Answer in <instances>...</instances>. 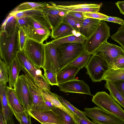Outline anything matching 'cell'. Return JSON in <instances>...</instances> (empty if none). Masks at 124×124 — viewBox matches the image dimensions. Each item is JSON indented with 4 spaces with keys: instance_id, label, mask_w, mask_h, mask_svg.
Listing matches in <instances>:
<instances>
[{
    "instance_id": "6da1fadb",
    "label": "cell",
    "mask_w": 124,
    "mask_h": 124,
    "mask_svg": "<svg viewBox=\"0 0 124 124\" xmlns=\"http://www.w3.org/2000/svg\"><path fill=\"white\" fill-rule=\"evenodd\" d=\"M22 70L38 87L42 89L50 90V84L40 69L36 67L26 57L23 51L18 50L16 57Z\"/></svg>"
},
{
    "instance_id": "7a4b0ae2",
    "label": "cell",
    "mask_w": 124,
    "mask_h": 124,
    "mask_svg": "<svg viewBox=\"0 0 124 124\" xmlns=\"http://www.w3.org/2000/svg\"><path fill=\"white\" fill-rule=\"evenodd\" d=\"M18 29L17 25L14 31L9 36L5 31H0V58L8 65L15 57L18 50Z\"/></svg>"
},
{
    "instance_id": "3957f363",
    "label": "cell",
    "mask_w": 124,
    "mask_h": 124,
    "mask_svg": "<svg viewBox=\"0 0 124 124\" xmlns=\"http://www.w3.org/2000/svg\"><path fill=\"white\" fill-rule=\"evenodd\" d=\"M84 44L76 43L58 46L57 52L59 71L72 62L85 51Z\"/></svg>"
},
{
    "instance_id": "277c9868",
    "label": "cell",
    "mask_w": 124,
    "mask_h": 124,
    "mask_svg": "<svg viewBox=\"0 0 124 124\" xmlns=\"http://www.w3.org/2000/svg\"><path fill=\"white\" fill-rule=\"evenodd\" d=\"M110 36L109 27L105 22L101 21L94 32L86 39L85 51L91 55L93 54Z\"/></svg>"
},
{
    "instance_id": "5b68a950",
    "label": "cell",
    "mask_w": 124,
    "mask_h": 124,
    "mask_svg": "<svg viewBox=\"0 0 124 124\" xmlns=\"http://www.w3.org/2000/svg\"><path fill=\"white\" fill-rule=\"evenodd\" d=\"M92 101L98 107L114 114L124 122V110L105 92L97 93L93 96Z\"/></svg>"
},
{
    "instance_id": "8992f818",
    "label": "cell",
    "mask_w": 124,
    "mask_h": 124,
    "mask_svg": "<svg viewBox=\"0 0 124 124\" xmlns=\"http://www.w3.org/2000/svg\"><path fill=\"white\" fill-rule=\"evenodd\" d=\"M23 51L26 57L37 68H43L45 59L44 44L28 39Z\"/></svg>"
},
{
    "instance_id": "52a82bcc",
    "label": "cell",
    "mask_w": 124,
    "mask_h": 124,
    "mask_svg": "<svg viewBox=\"0 0 124 124\" xmlns=\"http://www.w3.org/2000/svg\"><path fill=\"white\" fill-rule=\"evenodd\" d=\"M86 73L93 82L102 81L104 76L109 69L107 62L100 56L93 54L85 67Z\"/></svg>"
},
{
    "instance_id": "ba28073f",
    "label": "cell",
    "mask_w": 124,
    "mask_h": 124,
    "mask_svg": "<svg viewBox=\"0 0 124 124\" xmlns=\"http://www.w3.org/2000/svg\"><path fill=\"white\" fill-rule=\"evenodd\" d=\"M84 110L86 116L98 124H124L117 116L99 107L85 108Z\"/></svg>"
},
{
    "instance_id": "9c48e42d",
    "label": "cell",
    "mask_w": 124,
    "mask_h": 124,
    "mask_svg": "<svg viewBox=\"0 0 124 124\" xmlns=\"http://www.w3.org/2000/svg\"><path fill=\"white\" fill-rule=\"evenodd\" d=\"M94 54L103 59L109 66L117 57L124 56V50L122 47L106 41L100 46Z\"/></svg>"
},
{
    "instance_id": "30bf717a",
    "label": "cell",
    "mask_w": 124,
    "mask_h": 124,
    "mask_svg": "<svg viewBox=\"0 0 124 124\" xmlns=\"http://www.w3.org/2000/svg\"><path fill=\"white\" fill-rule=\"evenodd\" d=\"M14 89L24 109L30 110L31 97L25 75L19 76Z\"/></svg>"
},
{
    "instance_id": "8fae6325",
    "label": "cell",
    "mask_w": 124,
    "mask_h": 124,
    "mask_svg": "<svg viewBox=\"0 0 124 124\" xmlns=\"http://www.w3.org/2000/svg\"><path fill=\"white\" fill-rule=\"evenodd\" d=\"M25 75L31 97V102L30 110H51L45 102L41 93L40 88L37 86L27 76Z\"/></svg>"
},
{
    "instance_id": "7c38bea8",
    "label": "cell",
    "mask_w": 124,
    "mask_h": 124,
    "mask_svg": "<svg viewBox=\"0 0 124 124\" xmlns=\"http://www.w3.org/2000/svg\"><path fill=\"white\" fill-rule=\"evenodd\" d=\"M45 50V62L42 68L44 71L47 69L57 74L60 68L58 60L57 46L51 42L44 44Z\"/></svg>"
},
{
    "instance_id": "4fadbf2b",
    "label": "cell",
    "mask_w": 124,
    "mask_h": 124,
    "mask_svg": "<svg viewBox=\"0 0 124 124\" xmlns=\"http://www.w3.org/2000/svg\"><path fill=\"white\" fill-rule=\"evenodd\" d=\"M29 114L41 124L49 123L57 124H65L59 115L52 110L39 111L30 110Z\"/></svg>"
},
{
    "instance_id": "5bb4252c",
    "label": "cell",
    "mask_w": 124,
    "mask_h": 124,
    "mask_svg": "<svg viewBox=\"0 0 124 124\" xmlns=\"http://www.w3.org/2000/svg\"><path fill=\"white\" fill-rule=\"evenodd\" d=\"M60 91L64 93H76L92 95L89 86L83 80L75 79L59 84Z\"/></svg>"
},
{
    "instance_id": "9a60e30c",
    "label": "cell",
    "mask_w": 124,
    "mask_h": 124,
    "mask_svg": "<svg viewBox=\"0 0 124 124\" xmlns=\"http://www.w3.org/2000/svg\"><path fill=\"white\" fill-rule=\"evenodd\" d=\"M48 3L49 4L47 6L41 8L49 21L52 27V30L62 22L67 13L57 8L55 3L51 1Z\"/></svg>"
},
{
    "instance_id": "2e32d148",
    "label": "cell",
    "mask_w": 124,
    "mask_h": 124,
    "mask_svg": "<svg viewBox=\"0 0 124 124\" xmlns=\"http://www.w3.org/2000/svg\"><path fill=\"white\" fill-rule=\"evenodd\" d=\"M21 28L26 34L28 39L40 43H43L51 35L50 30L47 29H36L25 26Z\"/></svg>"
},
{
    "instance_id": "e0dca14e",
    "label": "cell",
    "mask_w": 124,
    "mask_h": 124,
    "mask_svg": "<svg viewBox=\"0 0 124 124\" xmlns=\"http://www.w3.org/2000/svg\"><path fill=\"white\" fill-rule=\"evenodd\" d=\"M7 86L0 83V100L1 111L5 122L13 116V114L10 107L7 95Z\"/></svg>"
},
{
    "instance_id": "ac0fdd59",
    "label": "cell",
    "mask_w": 124,
    "mask_h": 124,
    "mask_svg": "<svg viewBox=\"0 0 124 124\" xmlns=\"http://www.w3.org/2000/svg\"><path fill=\"white\" fill-rule=\"evenodd\" d=\"M40 91L43 97L51 102L56 108H60L68 114L77 124V116L71 111L61 102L56 96L55 93H52L50 90L41 89Z\"/></svg>"
},
{
    "instance_id": "d6986e66",
    "label": "cell",
    "mask_w": 124,
    "mask_h": 124,
    "mask_svg": "<svg viewBox=\"0 0 124 124\" xmlns=\"http://www.w3.org/2000/svg\"><path fill=\"white\" fill-rule=\"evenodd\" d=\"M101 21L96 19L84 18L79 32L86 39L95 31Z\"/></svg>"
},
{
    "instance_id": "ffe728a7",
    "label": "cell",
    "mask_w": 124,
    "mask_h": 124,
    "mask_svg": "<svg viewBox=\"0 0 124 124\" xmlns=\"http://www.w3.org/2000/svg\"><path fill=\"white\" fill-rule=\"evenodd\" d=\"M80 70L78 67L70 65L65 67L57 74L58 83H61L75 79L76 75Z\"/></svg>"
},
{
    "instance_id": "44dd1931",
    "label": "cell",
    "mask_w": 124,
    "mask_h": 124,
    "mask_svg": "<svg viewBox=\"0 0 124 124\" xmlns=\"http://www.w3.org/2000/svg\"><path fill=\"white\" fill-rule=\"evenodd\" d=\"M80 34L68 24L62 22L52 30L51 38L56 39L73 34Z\"/></svg>"
},
{
    "instance_id": "7402d4cb",
    "label": "cell",
    "mask_w": 124,
    "mask_h": 124,
    "mask_svg": "<svg viewBox=\"0 0 124 124\" xmlns=\"http://www.w3.org/2000/svg\"><path fill=\"white\" fill-rule=\"evenodd\" d=\"M8 68L9 87L10 88H13L16 82L20 72L22 70L21 66L16 57L8 65Z\"/></svg>"
},
{
    "instance_id": "603a6c76",
    "label": "cell",
    "mask_w": 124,
    "mask_h": 124,
    "mask_svg": "<svg viewBox=\"0 0 124 124\" xmlns=\"http://www.w3.org/2000/svg\"><path fill=\"white\" fill-rule=\"evenodd\" d=\"M86 39L80 34H73L63 38L54 39L51 42L57 46L76 43H85Z\"/></svg>"
},
{
    "instance_id": "cb8c5ba5",
    "label": "cell",
    "mask_w": 124,
    "mask_h": 124,
    "mask_svg": "<svg viewBox=\"0 0 124 124\" xmlns=\"http://www.w3.org/2000/svg\"><path fill=\"white\" fill-rule=\"evenodd\" d=\"M7 95L10 106L16 111L20 112L25 110L17 96L14 89L7 86Z\"/></svg>"
},
{
    "instance_id": "d4e9b609",
    "label": "cell",
    "mask_w": 124,
    "mask_h": 124,
    "mask_svg": "<svg viewBox=\"0 0 124 124\" xmlns=\"http://www.w3.org/2000/svg\"><path fill=\"white\" fill-rule=\"evenodd\" d=\"M26 17L29 23V27L34 29L46 28L52 30V26L46 16Z\"/></svg>"
},
{
    "instance_id": "484cf974",
    "label": "cell",
    "mask_w": 124,
    "mask_h": 124,
    "mask_svg": "<svg viewBox=\"0 0 124 124\" xmlns=\"http://www.w3.org/2000/svg\"><path fill=\"white\" fill-rule=\"evenodd\" d=\"M103 80L113 83L124 81V69H109L103 77Z\"/></svg>"
},
{
    "instance_id": "4316f807",
    "label": "cell",
    "mask_w": 124,
    "mask_h": 124,
    "mask_svg": "<svg viewBox=\"0 0 124 124\" xmlns=\"http://www.w3.org/2000/svg\"><path fill=\"white\" fill-rule=\"evenodd\" d=\"M17 25V19L14 16L9 14L2 24L0 30L6 31L8 35H11Z\"/></svg>"
},
{
    "instance_id": "83f0119b",
    "label": "cell",
    "mask_w": 124,
    "mask_h": 124,
    "mask_svg": "<svg viewBox=\"0 0 124 124\" xmlns=\"http://www.w3.org/2000/svg\"><path fill=\"white\" fill-rule=\"evenodd\" d=\"M9 14L15 16L17 19L23 17L46 16L41 8L17 12L12 11Z\"/></svg>"
},
{
    "instance_id": "f1b7e54d",
    "label": "cell",
    "mask_w": 124,
    "mask_h": 124,
    "mask_svg": "<svg viewBox=\"0 0 124 124\" xmlns=\"http://www.w3.org/2000/svg\"><path fill=\"white\" fill-rule=\"evenodd\" d=\"M104 86L105 88L109 91L110 95L124 108V99L114 83L110 81H106Z\"/></svg>"
},
{
    "instance_id": "f546056e",
    "label": "cell",
    "mask_w": 124,
    "mask_h": 124,
    "mask_svg": "<svg viewBox=\"0 0 124 124\" xmlns=\"http://www.w3.org/2000/svg\"><path fill=\"white\" fill-rule=\"evenodd\" d=\"M49 3L43 2H28L23 3L15 8L12 11L14 12L23 11L40 8H43L47 6Z\"/></svg>"
},
{
    "instance_id": "4dcf8cb0",
    "label": "cell",
    "mask_w": 124,
    "mask_h": 124,
    "mask_svg": "<svg viewBox=\"0 0 124 124\" xmlns=\"http://www.w3.org/2000/svg\"><path fill=\"white\" fill-rule=\"evenodd\" d=\"M83 20L67 13L64 17L62 22L70 26L77 32L79 33V30Z\"/></svg>"
},
{
    "instance_id": "1f68e13d",
    "label": "cell",
    "mask_w": 124,
    "mask_h": 124,
    "mask_svg": "<svg viewBox=\"0 0 124 124\" xmlns=\"http://www.w3.org/2000/svg\"><path fill=\"white\" fill-rule=\"evenodd\" d=\"M91 55L85 51L69 65L78 67L80 69H82L86 66L89 61Z\"/></svg>"
},
{
    "instance_id": "d6a6232c",
    "label": "cell",
    "mask_w": 124,
    "mask_h": 124,
    "mask_svg": "<svg viewBox=\"0 0 124 124\" xmlns=\"http://www.w3.org/2000/svg\"><path fill=\"white\" fill-rule=\"evenodd\" d=\"M102 5V3H101L100 4H85L69 5H56L55 4V6L57 8L65 11L67 13L70 10L85 7L101 8Z\"/></svg>"
},
{
    "instance_id": "836d02e7",
    "label": "cell",
    "mask_w": 124,
    "mask_h": 124,
    "mask_svg": "<svg viewBox=\"0 0 124 124\" xmlns=\"http://www.w3.org/2000/svg\"><path fill=\"white\" fill-rule=\"evenodd\" d=\"M56 95L61 102L71 111L80 118L89 120L84 111H80L76 108L63 97L56 94Z\"/></svg>"
},
{
    "instance_id": "e575fe53",
    "label": "cell",
    "mask_w": 124,
    "mask_h": 124,
    "mask_svg": "<svg viewBox=\"0 0 124 124\" xmlns=\"http://www.w3.org/2000/svg\"><path fill=\"white\" fill-rule=\"evenodd\" d=\"M12 113L19 122L20 124H32L31 116L27 110L18 112L16 111L10 106Z\"/></svg>"
},
{
    "instance_id": "d590c367",
    "label": "cell",
    "mask_w": 124,
    "mask_h": 124,
    "mask_svg": "<svg viewBox=\"0 0 124 124\" xmlns=\"http://www.w3.org/2000/svg\"><path fill=\"white\" fill-rule=\"evenodd\" d=\"M8 65L0 59V83L7 85L9 82Z\"/></svg>"
},
{
    "instance_id": "8d00e7d4",
    "label": "cell",
    "mask_w": 124,
    "mask_h": 124,
    "mask_svg": "<svg viewBox=\"0 0 124 124\" xmlns=\"http://www.w3.org/2000/svg\"><path fill=\"white\" fill-rule=\"evenodd\" d=\"M111 37L112 39L120 44L124 50V25L119 27L117 32Z\"/></svg>"
},
{
    "instance_id": "74e56055",
    "label": "cell",
    "mask_w": 124,
    "mask_h": 124,
    "mask_svg": "<svg viewBox=\"0 0 124 124\" xmlns=\"http://www.w3.org/2000/svg\"><path fill=\"white\" fill-rule=\"evenodd\" d=\"M44 76L49 83L51 85L58 86L59 84L57 79V74L49 69L44 71Z\"/></svg>"
},
{
    "instance_id": "f35d334b",
    "label": "cell",
    "mask_w": 124,
    "mask_h": 124,
    "mask_svg": "<svg viewBox=\"0 0 124 124\" xmlns=\"http://www.w3.org/2000/svg\"><path fill=\"white\" fill-rule=\"evenodd\" d=\"M18 50L23 51L28 39L27 36L21 28H18Z\"/></svg>"
},
{
    "instance_id": "ab89813d",
    "label": "cell",
    "mask_w": 124,
    "mask_h": 124,
    "mask_svg": "<svg viewBox=\"0 0 124 124\" xmlns=\"http://www.w3.org/2000/svg\"><path fill=\"white\" fill-rule=\"evenodd\" d=\"M53 110L59 115L63 120L65 124H77L69 115L62 110L55 108Z\"/></svg>"
},
{
    "instance_id": "60d3db41",
    "label": "cell",
    "mask_w": 124,
    "mask_h": 124,
    "mask_svg": "<svg viewBox=\"0 0 124 124\" xmlns=\"http://www.w3.org/2000/svg\"><path fill=\"white\" fill-rule=\"evenodd\" d=\"M109 69H124V56L117 57L109 65Z\"/></svg>"
},
{
    "instance_id": "b9f144b4",
    "label": "cell",
    "mask_w": 124,
    "mask_h": 124,
    "mask_svg": "<svg viewBox=\"0 0 124 124\" xmlns=\"http://www.w3.org/2000/svg\"><path fill=\"white\" fill-rule=\"evenodd\" d=\"M84 18H90L100 20L101 21L107 18V15L99 13L84 12L83 13Z\"/></svg>"
},
{
    "instance_id": "7bdbcfd3",
    "label": "cell",
    "mask_w": 124,
    "mask_h": 124,
    "mask_svg": "<svg viewBox=\"0 0 124 124\" xmlns=\"http://www.w3.org/2000/svg\"><path fill=\"white\" fill-rule=\"evenodd\" d=\"M103 21L112 22L119 24L121 25H124V21L122 19L116 17L108 16V17L103 20Z\"/></svg>"
},
{
    "instance_id": "ee69618b",
    "label": "cell",
    "mask_w": 124,
    "mask_h": 124,
    "mask_svg": "<svg viewBox=\"0 0 124 124\" xmlns=\"http://www.w3.org/2000/svg\"><path fill=\"white\" fill-rule=\"evenodd\" d=\"M17 26L18 28H21L23 26L27 27L29 26L28 21L26 17L17 19Z\"/></svg>"
},
{
    "instance_id": "f6af8a7d",
    "label": "cell",
    "mask_w": 124,
    "mask_h": 124,
    "mask_svg": "<svg viewBox=\"0 0 124 124\" xmlns=\"http://www.w3.org/2000/svg\"><path fill=\"white\" fill-rule=\"evenodd\" d=\"M113 83L124 99V81L116 82Z\"/></svg>"
},
{
    "instance_id": "bcb514c9",
    "label": "cell",
    "mask_w": 124,
    "mask_h": 124,
    "mask_svg": "<svg viewBox=\"0 0 124 124\" xmlns=\"http://www.w3.org/2000/svg\"><path fill=\"white\" fill-rule=\"evenodd\" d=\"M77 124H98L96 123L90 121L89 119L80 118L77 116Z\"/></svg>"
},
{
    "instance_id": "7dc6e473",
    "label": "cell",
    "mask_w": 124,
    "mask_h": 124,
    "mask_svg": "<svg viewBox=\"0 0 124 124\" xmlns=\"http://www.w3.org/2000/svg\"><path fill=\"white\" fill-rule=\"evenodd\" d=\"M82 12L71 11L67 12L68 14L83 20L84 17Z\"/></svg>"
},
{
    "instance_id": "c3c4849f",
    "label": "cell",
    "mask_w": 124,
    "mask_h": 124,
    "mask_svg": "<svg viewBox=\"0 0 124 124\" xmlns=\"http://www.w3.org/2000/svg\"><path fill=\"white\" fill-rule=\"evenodd\" d=\"M121 13L124 15V1H118L115 3Z\"/></svg>"
},
{
    "instance_id": "681fc988",
    "label": "cell",
    "mask_w": 124,
    "mask_h": 124,
    "mask_svg": "<svg viewBox=\"0 0 124 124\" xmlns=\"http://www.w3.org/2000/svg\"><path fill=\"white\" fill-rule=\"evenodd\" d=\"M43 97L46 105L51 110H53L56 108L50 101Z\"/></svg>"
},
{
    "instance_id": "f907efd6",
    "label": "cell",
    "mask_w": 124,
    "mask_h": 124,
    "mask_svg": "<svg viewBox=\"0 0 124 124\" xmlns=\"http://www.w3.org/2000/svg\"><path fill=\"white\" fill-rule=\"evenodd\" d=\"M0 124H7V122H5L4 121L0 111Z\"/></svg>"
},
{
    "instance_id": "816d5d0a",
    "label": "cell",
    "mask_w": 124,
    "mask_h": 124,
    "mask_svg": "<svg viewBox=\"0 0 124 124\" xmlns=\"http://www.w3.org/2000/svg\"><path fill=\"white\" fill-rule=\"evenodd\" d=\"M7 122V124H15L12 117L9 118Z\"/></svg>"
},
{
    "instance_id": "f5cc1de1",
    "label": "cell",
    "mask_w": 124,
    "mask_h": 124,
    "mask_svg": "<svg viewBox=\"0 0 124 124\" xmlns=\"http://www.w3.org/2000/svg\"><path fill=\"white\" fill-rule=\"evenodd\" d=\"M41 124H57L49 123H41Z\"/></svg>"
}]
</instances>
